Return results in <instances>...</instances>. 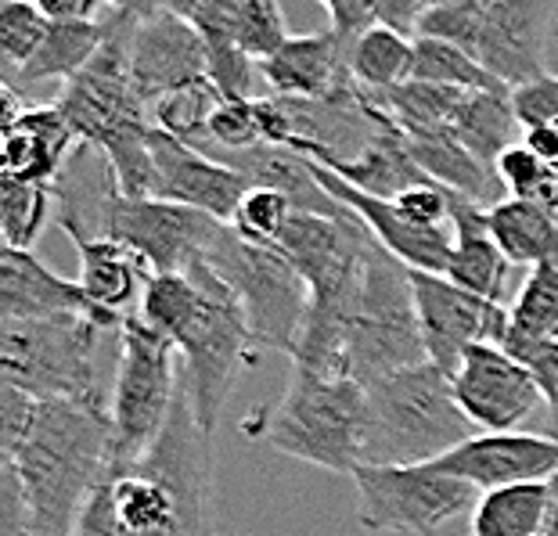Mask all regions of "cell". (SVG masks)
<instances>
[{
    "label": "cell",
    "mask_w": 558,
    "mask_h": 536,
    "mask_svg": "<svg viewBox=\"0 0 558 536\" xmlns=\"http://www.w3.org/2000/svg\"><path fill=\"white\" fill-rule=\"evenodd\" d=\"M137 317L177 345L195 422L217 436L234 382L259 361V342L239 295L206 259H195L187 270L151 273L141 292Z\"/></svg>",
    "instance_id": "6da1fadb"
},
{
    "label": "cell",
    "mask_w": 558,
    "mask_h": 536,
    "mask_svg": "<svg viewBox=\"0 0 558 536\" xmlns=\"http://www.w3.org/2000/svg\"><path fill=\"white\" fill-rule=\"evenodd\" d=\"M123 536H223L213 500V433L195 422L181 382L159 439L137 461L105 468Z\"/></svg>",
    "instance_id": "7a4b0ae2"
},
{
    "label": "cell",
    "mask_w": 558,
    "mask_h": 536,
    "mask_svg": "<svg viewBox=\"0 0 558 536\" xmlns=\"http://www.w3.org/2000/svg\"><path fill=\"white\" fill-rule=\"evenodd\" d=\"M109 414L73 400H33L15 450V472L29 500L33 536H73L80 508L109 468Z\"/></svg>",
    "instance_id": "3957f363"
},
{
    "label": "cell",
    "mask_w": 558,
    "mask_h": 536,
    "mask_svg": "<svg viewBox=\"0 0 558 536\" xmlns=\"http://www.w3.org/2000/svg\"><path fill=\"white\" fill-rule=\"evenodd\" d=\"M137 19H105L109 37L94 62L65 83L54 109L62 112L80 145L98 148L109 159L116 184L130 198H151V109L141 101L126 69V37Z\"/></svg>",
    "instance_id": "277c9868"
},
{
    "label": "cell",
    "mask_w": 558,
    "mask_h": 536,
    "mask_svg": "<svg viewBox=\"0 0 558 536\" xmlns=\"http://www.w3.org/2000/svg\"><path fill=\"white\" fill-rule=\"evenodd\" d=\"M367 418L361 464H429L472 436L458 407L450 375L436 364H414L364 386Z\"/></svg>",
    "instance_id": "5b68a950"
},
{
    "label": "cell",
    "mask_w": 558,
    "mask_h": 536,
    "mask_svg": "<svg viewBox=\"0 0 558 536\" xmlns=\"http://www.w3.org/2000/svg\"><path fill=\"white\" fill-rule=\"evenodd\" d=\"M425 342L411 292V267L372 242L339 317V375L361 386L425 364Z\"/></svg>",
    "instance_id": "8992f818"
},
{
    "label": "cell",
    "mask_w": 558,
    "mask_h": 536,
    "mask_svg": "<svg viewBox=\"0 0 558 536\" xmlns=\"http://www.w3.org/2000/svg\"><path fill=\"white\" fill-rule=\"evenodd\" d=\"M105 328L83 314L0 320V378L29 400H73L109 414L112 386L98 371Z\"/></svg>",
    "instance_id": "52a82bcc"
},
{
    "label": "cell",
    "mask_w": 558,
    "mask_h": 536,
    "mask_svg": "<svg viewBox=\"0 0 558 536\" xmlns=\"http://www.w3.org/2000/svg\"><path fill=\"white\" fill-rule=\"evenodd\" d=\"M364 418L367 392L361 382L292 364L278 407L248 433H256L284 458L336 475H353L361 464Z\"/></svg>",
    "instance_id": "ba28073f"
},
{
    "label": "cell",
    "mask_w": 558,
    "mask_h": 536,
    "mask_svg": "<svg viewBox=\"0 0 558 536\" xmlns=\"http://www.w3.org/2000/svg\"><path fill=\"white\" fill-rule=\"evenodd\" d=\"M202 259L239 295L259 350L292 356V345L306 320V306H311V292L289 259L275 245L245 242L234 234L231 223H220Z\"/></svg>",
    "instance_id": "9c48e42d"
},
{
    "label": "cell",
    "mask_w": 558,
    "mask_h": 536,
    "mask_svg": "<svg viewBox=\"0 0 558 536\" xmlns=\"http://www.w3.org/2000/svg\"><path fill=\"white\" fill-rule=\"evenodd\" d=\"M177 389H181L177 345L151 328L148 320L126 314L120 328V364H116L109 400V461H137L156 443L166 418H170Z\"/></svg>",
    "instance_id": "30bf717a"
},
{
    "label": "cell",
    "mask_w": 558,
    "mask_h": 536,
    "mask_svg": "<svg viewBox=\"0 0 558 536\" xmlns=\"http://www.w3.org/2000/svg\"><path fill=\"white\" fill-rule=\"evenodd\" d=\"M357 522L372 533L433 536L450 522L472 515L480 490L458 475L429 464H357Z\"/></svg>",
    "instance_id": "8fae6325"
},
{
    "label": "cell",
    "mask_w": 558,
    "mask_h": 536,
    "mask_svg": "<svg viewBox=\"0 0 558 536\" xmlns=\"http://www.w3.org/2000/svg\"><path fill=\"white\" fill-rule=\"evenodd\" d=\"M220 223L223 220L198 212L192 206H177V202L162 198H130L123 192H112L90 234L123 242L130 253L141 256L148 273H177L202 259Z\"/></svg>",
    "instance_id": "7c38bea8"
},
{
    "label": "cell",
    "mask_w": 558,
    "mask_h": 536,
    "mask_svg": "<svg viewBox=\"0 0 558 536\" xmlns=\"http://www.w3.org/2000/svg\"><path fill=\"white\" fill-rule=\"evenodd\" d=\"M411 292L414 309H418L425 356L439 371L454 375L469 345H501V339L508 336V309L472 295L469 289L450 281L447 273L411 270Z\"/></svg>",
    "instance_id": "4fadbf2b"
},
{
    "label": "cell",
    "mask_w": 558,
    "mask_h": 536,
    "mask_svg": "<svg viewBox=\"0 0 558 536\" xmlns=\"http://www.w3.org/2000/svg\"><path fill=\"white\" fill-rule=\"evenodd\" d=\"M458 407L486 433H515L544 403V392L526 367L494 342L469 345L458 371L450 375Z\"/></svg>",
    "instance_id": "5bb4252c"
},
{
    "label": "cell",
    "mask_w": 558,
    "mask_h": 536,
    "mask_svg": "<svg viewBox=\"0 0 558 536\" xmlns=\"http://www.w3.org/2000/svg\"><path fill=\"white\" fill-rule=\"evenodd\" d=\"M126 69L141 101L151 109L166 94L209 80V47L192 19L159 8L156 15L130 26Z\"/></svg>",
    "instance_id": "9a60e30c"
},
{
    "label": "cell",
    "mask_w": 558,
    "mask_h": 536,
    "mask_svg": "<svg viewBox=\"0 0 558 536\" xmlns=\"http://www.w3.org/2000/svg\"><path fill=\"white\" fill-rule=\"evenodd\" d=\"M558 0H483L472 58L508 90L544 76Z\"/></svg>",
    "instance_id": "2e32d148"
},
{
    "label": "cell",
    "mask_w": 558,
    "mask_h": 536,
    "mask_svg": "<svg viewBox=\"0 0 558 536\" xmlns=\"http://www.w3.org/2000/svg\"><path fill=\"white\" fill-rule=\"evenodd\" d=\"M148 155H151V198L192 206L223 223H231L239 202L253 187L239 170L217 162L213 155L187 145L181 137L166 134L159 126H151Z\"/></svg>",
    "instance_id": "e0dca14e"
},
{
    "label": "cell",
    "mask_w": 558,
    "mask_h": 536,
    "mask_svg": "<svg viewBox=\"0 0 558 536\" xmlns=\"http://www.w3.org/2000/svg\"><path fill=\"white\" fill-rule=\"evenodd\" d=\"M447 475H458L480 494L497 486L551 483L558 475V439L548 433H480L436 461Z\"/></svg>",
    "instance_id": "ac0fdd59"
},
{
    "label": "cell",
    "mask_w": 558,
    "mask_h": 536,
    "mask_svg": "<svg viewBox=\"0 0 558 536\" xmlns=\"http://www.w3.org/2000/svg\"><path fill=\"white\" fill-rule=\"evenodd\" d=\"M311 173H314V181L325 187L339 206H347L353 217L372 231L375 242L383 245L389 256H397L403 267L447 273L450 248H454L447 228H418V223H411L389 198H375L361 192V187L347 184L339 173H331L328 166H320L314 159H311Z\"/></svg>",
    "instance_id": "d6986e66"
},
{
    "label": "cell",
    "mask_w": 558,
    "mask_h": 536,
    "mask_svg": "<svg viewBox=\"0 0 558 536\" xmlns=\"http://www.w3.org/2000/svg\"><path fill=\"white\" fill-rule=\"evenodd\" d=\"M51 314H83L98 320L105 331L123 328L120 314L98 309L87 303L76 281L54 273L33 248H4L0 253V320L22 317H51Z\"/></svg>",
    "instance_id": "ffe728a7"
},
{
    "label": "cell",
    "mask_w": 558,
    "mask_h": 536,
    "mask_svg": "<svg viewBox=\"0 0 558 536\" xmlns=\"http://www.w3.org/2000/svg\"><path fill=\"white\" fill-rule=\"evenodd\" d=\"M259 73H264L270 94H278V98L325 101L353 87L347 40L336 29L289 37L267 62H259Z\"/></svg>",
    "instance_id": "44dd1931"
},
{
    "label": "cell",
    "mask_w": 558,
    "mask_h": 536,
    "mask_svg": "<svg viewBox=\"0 0 558 536\" xmlns=\"http://www.w3.org/2000/svg\"><path fill=\"white\" fill-rule=\"evenodd\" d=\"M80 145L54 105H26L0 137V181L54 184Z\"/></svg>",
    "instance_id": "7402d4cb"
},
{
    "label": "cell",
    "mask_w": 558,
    "mask_h": 536,
    "mask_svg": "<svg viewBox=\"0 0 558 536\" xmlns=\"http://www.w3.org/2000/svg\"><path fill=\"white\" fill-rule=\"evenodd\" d=\"M58 228L76 245V256H80L76 284H80V292L87 295V303L126 317V306L145 292V281L151 278L148 267L141 264V256L130 253L116 237L83 231L73 220L58 217Z\"/></svg>",
    "instance_id": "603a6c76"
},
{
    "label": "cell",
    "mask_w": 558,
    "mask_h": 536,
    "mask_svg": "<svg viewBox=\"0 0 558 536\" xmlns=\"http://www.w3.org/2000/svg\"><path fill=\"white\" fill-rule=\"evenodd\" d=\"M400 134H403V145L411 151V159L418 162V170L429 176L433 184L447 187L450 195L476 202L480 209H490L494 202L508 198L501 181H497L494 166L476 159V155L450 134V126H418V130H400Z\"/></svg>",
    "instance_id": "cb8c5ba5"
},
{
    "label": "cell",
    "mask_w": 558,
    "mask_h": 536,
    "mask_svg": "<svg viewBox=\"0 0 558 536\" xmlns=\"http://www.w3.org/2000/svg\"><path fill=\"white\" fill-rule=\"evenodd\" d=\"M483 212L486 209H480L476 202L461 195L450 198V242H454V248H450L447 278L486 303L505 306L512 264H508V256L497 248L490 231H486Z\"/></svg>",
    "instance_id": "d4e9b609"
},
{
    "label": "cell",
    "mask_w": 558,
    "mask_h": 536,
    "mask_svg": "<svg viewBox=\"0 0 558 536\" xmlns=\"http://www.w3.org/2000/svg\"><path fill=\"white\" fill-rule=\"evenodd\" d=\"M192 22L206 44H228L253 62H267L292 37L278 0H198Z\"/></svg>",
    "instance_id": "484cf974"
},
{
    "label": "cell",
    "mask_w": 558,
    "mask_h": 536,
    "mask_svg": "<svg viewBox=\"0 0 558 536\" xmlns=\"http://www.w3.org/2000/svg\"><path fill=\"white\" fill-rule=\"evenodd\" d=\"M328 170L339 173L347 184L361 187V192L375 195V198H397L400 192H408V187L429 181V176L418 170V162L411 159L408 145H403V134L389 115H386V130L357 155V159L353 162H328Z\"/></svg>",
    "instance_id": "4316f807"
},
{
    "label": "cell",
    "mask_w": 558,
    "mask_h": 536,
    "mask_svg": "<svg viewBox=\"0 0 558 536\" xmlns=\"http://www.w3.org/2000/svg\"><path fill=\"white\" fill-rule=\"evenodd\" d=\"M486 217V231L497 248L508 256L512 267H537L558 264V223L526 198H501L494 202Z\"/></svg>",
    "instance_id": "83f0119b"
},
{
    "label": "cell",
    "mask_w": 558,
    "mask_h": 536,
    "mask_svg": "<svg viewBox=\"0 0 558 536\" xmlns=\"http://www.w3.org/2000/svg\"><path fill=\"white\" fill-rule=\"evenodd\" d=\"M515 126L512 90H465L450 119V134L486 166H494L505 148H512Z\"/></svg>",
    "instance_id": "f1b7e54d"
},
{
    "label": "cell",
    "mask_w": 558,
    "mask_h": 536,
    "mask_svg": "<svg viewBox=\"0 0 558 536\" xmlns=\"http://www.w3.org/2000/svg\"><path fill=\"white\" fill-rule=\"evenodd\" d=\"M109 26L105 22H47V33L29 58L15 83H40V80H73L94 62L101 51Z\"/></svg>",
    "instance_id": "f546056e"
},
{
    "label": "cell",
    "mask_w": 558,
    "mask_h": 536,
    "mask_svg": "<svg viewBox=\"0 0 558 536\" xmlns=\"http://www.w3.org/2000/svg\"><path fill=\"white\" fill-rule=\"evenodd\" d=\"M544 519H548V483L486 490L469 515L472 536H544Z\"/></svg>",
    "instance_id": "4dcf8cb0"
},
{
    "label": "cell",
    "mask_w": 558,
    "mask_h": 536,
    "mask_svg": "<svg viewBox=\"0 0 558 536\" xmlns=\"http://www.w3.org/2000/svg\"><path fill=\"white\" fill-rule=\"evenodd\" d=\"M411 47L414 37H403V33L389 29V26H367L357 33L353 40H347V65L353 83L364 94H386L408 83L411 76Z\"/></svg>",
    "instance_id": "1f68e13d"
},
{
    "label": "cell",
    "mask_w": 558,
    "mask_h": 536,
    "mask_svg": "<svg viewBox=\"0 0 558 536\" xmlns=\"http://www.w3.org/2000/svg\"><path fill=\"white\" fill-rule=\"evenodd\" d=\"M408 80L436 83V87H454V90H508L505 83L486 73L472 54L433 37H414Z\"/></svg>",
    "instance_id": "d6a6232c"
},
{
    "label": "cell",
    "mask_w": 558,
    "mask_h": 536,
    "mask_svg": "<svg viewBox=\"0 0 558 536\" xmlns=\"http://www.w3.org/2000/svg\"><path fill=\"white\" fill-rule=\"evenodd\" d=\"M508 331L530 339H558V264L530 267L508 306Z\"/></svg>",
    "instance_id": "836d02e7"
},
{
    "label": "cell",
    "mask_w": 558,
    "mask_h": 536,
    "mask_svg": "<svg viewBox=\"0 0 558 536\" xmlns=\"http://www.w3.org/2000/svg\"><path fill=\"white\" fill-rule=\"evenodd\" d=\"M54 202V184L0 181V217H4L8 248H33Z\"/></svg>",
    "instance_id": "e575fe53"
},
{
    "label": "cell",
    "mask_w": 558,
    "mask_h": 536,
    "mask_svg": "<svg viewBox=\"0 0 558 536\" xmlns=\"http://www.w3.org/2000/svg\"><path fill=\"white\" fill-rule=\"evenodd\" d=\"M47 19L33 0H11L0 8V80L15 83L26 62L37 54Z\"/></svg>",
    "instance_id": "d590c367"
},
{
    "label": "cell",
    "mask_w": 558,
    "mask_h": 536,
    "mask_svg": "<svg viewBox=\"0 0 558 536\" xmlns=\"http://www.w3.org/2000/svg\"><path fill=\"white\" fill-rule=\"evenodd\" d=\"M220 94L213 90V83H198V87H184V90H173L159 98L151 105V123L166 134L187 141V145H198L206 137V126H209V115L217 109Z\"/></svg>",
    "instance_id": "8d00e7d4"
},
{
    "label": "cell",
    "mask_w": 558,
    "mask_h": 536,
    "mask_svg": "<svg viewBox=\"0 0 558 536\" xmlns=\"http://www.w3.org/2000/svg\"><path fill=\"white\" fill-rule=\"evenodd\" d=\"M292 212H300L292 206V198H284L275 187H248L245 198L239 202L231 217V228L239 237L253 245H278L281 231L289 228Z\"/></svg>",
    "instance_id": "74e56055"
},
{
    "label": "cell",
    "mask_w": 558,
    "mask_h": 536,
    "mask_svg": "<svg viewBox=\"0 0 558 536\" xmlns=\"http://www.w3.org/2000/svg\"><path fill=\"white\" fill-rule=\"evenodd\" d=\"M253 101L256 98H248V101H223L220 98L217 109H213V115H209L206 137H202L195 148H202V151H242V148L264 145Z\"/></svg>",
    "instance_id": "f35d334b"
},
{
    "label": "cell",
    "mask_w": 558,
    "mask_h": 536,
    "mask_svg": "<svg viewBox=\"0 0 558 536\" xmlns=\"http://www.w3.org/2000/svg\"><path fill=\"white\" fill-rule=\"evenodd\" d=\"M209 47V83L223 101H248L256 87V62L228 44H206Z\"/></svg>",
    "instance_id": "ab89813d"
},
{
    "label": "cell",
    "mask_w": 558,
    "mask_h": 536,
    "mask_svg": "<svg viewBox=\"0 0 558 536\" xmlns=\"http://www.w3.org/2000/svg\"><path fill=\"white\" fill-rule=\"evenodd\" d=\"M512 109L522 130L558 126V76H537L512 90Z\"/></svg>",
    "instance_id": "60d3db41"
},
{
    "label": "cell",
    "mask_w": 558,
    "mask_h": 536,
    "mask_svg": "<svg viewBox=\"0 0 558 536\" xmlns=\"http://www.w3.org/2000/svg\"><path fill=\"white\" fill-rule=\"evenodd\" d=\"M494 170H497V181H501L508 198H530L533 187H537L544 176L551 173L548 166L537 159V155L522 145V141L501 151V159L494 162Z\"/></svg>",
    "instance_id": "b9f144b4"
},
{
    "label": "cell",
    "mask_w": 558,
    "mask_h": 536,
    "mask_svg": "<svg viewBox=\"0 0 558 536\" xmlns=\"http://www.w3.org/2000/svg\"><path fill=\"white\" fill-rule=\"evenodd\" d=\"M450 195L447 187H439L433 181L414 184L408 192H400L397 198H389L393 206L418 228H450Z\"/></svg>",
    "instance_id": "7bdbcfd3"
},
{
    "label": "cell",
    "mask_w": 558,
    "mask_h": 536,
    "mask_svg": "<svg viewBox=\"0 0 558 536\" xmlns=\"http://www.w3.org/2000/svg\"><path fill=\"white\" fill-rule=\"evenodd\" d=\"M29 414H33V400L0 378V464L15 461V450L29 425Z\"/></svg>",
    "instance_id": "ee69618b"
},
{
    "label": "cell",
    "mask_w": 558,
    "mask_h": 536,
    "mask_svg": "<svg viewBox=\"0 0 558 536\" xmlns=\"http://www.w3.org/2000/svg\"><path fill=\"white\" fill-rule=\"evenodd\" d=\"M0 536H33L29 500L15 464H0Z\"/></svg>",
    "instance_id": "f6af8a7d"
},
{
    "label": "cell",
    "mask_w": 558,
    "mask_h": 536,
    "mask_svg": "<svg viewBox=\"0 0 558 536\" xmlns=\"http://www.w3.org/2000/svg\"><path fill=\"white\" fill-rule=\"evenodd\" d=\"M73 536H123L120 533V522H116L112 497H109V483H105V475L98 479V486L90 490L87 504L80 508Z\"/></svg>",
    "instance_id": "bcb514c9"
},
{
    "label": "cell",
    "mask_w": 558,
    "mask_h": 536,
    "mask_svg": "<svg viewBox=\"0 0 558 536\" xmlns=\"http://www.w3.org/2000/svg\"><path fill=\"white\" fill-rule=\"evenodd\" d=\"M317 4L328 11L331 29H336L342 40H353L367 26H375L378 0H317Z\"/></svg>",
    "instance_id": "7dc6e473"
},
{
    "label": "cell",
    "mask_w": 558,
    "mask_h": 536,
    "mask_svg": "<svg viewBox=\"0 0 558 536\" xmlns=\"http://www.w3.org/2000/svg\"><path fill=\"white\" fill-rule=\"evenodd\" d=\"M425 11H429V0H378L375 22L378 26L403 33V37H414V29H418Z\"/></svg>",
    "instance_id": "c3c4849f"
},
{
    "label": "cell",
    "mask_w": 558,
    "mask_h": 536,
    "mask_svg": "<svg viewBox=\"0 0 558 536\" xmlns=\"http://www.w3.org/2000/svg\"><path fill=\"white\" fill-rule=\"evenodd\" d=\"M47 22H94L101 0H33Z\"/></svg>",
    "instance_id": "681fc988"
},
{
    "label": "cell",
    "mask_w": 558,
    "mask_h": 536,
    "mask_svg": "<svg viewBox=\"0 0 558 536\" xmlns=\"http://www.w3.org/2000/svg\"><path fill=\"white\" fill-rule=\"evenodd\" d=\"M522 145H526L537 159L558 173V126H530L522 130Z\"/></svg>",
    "instance_id": "f907efd6"
},
{
    "label": "cell",
    "mask_w": 558,
    "mask_h": 536,
    "mask_svg": "<svg viewBox=\"0 0 558 536\" xmlns=\"http://www.w3.org/2000/svg\"><path fill=\"white\" fill-rule=\"evenodd\" d=\"M22 109H26V101H22V90L15 87V83L0 80V137L8 134L11 123L22 115Z\"/></svg>",
    "instance_id": "816d5d0a"
},
{
    "label": "cell",
    "mask_w": 558,
    "mask_h": 536,
    "mask_svg": "<svg viewBox=\"0 0 558 536\" xmlns=\"http://www.w3.org/2000/svg\"><path fill=\"white\" fill-rule=\"evenodd\" d=\"M526 202H533V206H537L544 217L558 223V173L551 170L548 176H544V181L533 187V195Z\"/></svg>",
    "instance_id": "f5cc1de1"
},
{
    "label": "cell",
    "mask_w": 558,
    "mask_h": 536,
    "mask_svg": "<svg viewBox=\"0 0 558 536\" xmlns=\"http://www.w3.org/2000/svg\"><path fill=\"white\" fill-rule=\"evenodd\" d=\"M101 4H109L112 15L123 19H148L159 11V0H101Z\"/></svg>",
    "instance_id": "db71d44e"
},
{
    "label": "cell",
    "mask_w": 558,
    "mask_h": 536,
    "mask_svg": "<svg viewBox=\"0 0 558 536\" xmlns=\"http://www.w3.org/2000/svg\"><path fill=\"white\" fill-rule=\"evenodd\" d=\"M544 536H558V475L548 483V519H544Z\"/></svg>",
    "instance_id": "11a10c76"
},
{
    "label": "cell",
    "mask_w": 558,
    "mask_h": 536,
    "mask_svg": "<svg viewBox=\"0 0 558 536\" xmlns=\"http://www.w3.org/2000/svg\"><path fill=\"white\" fill-rule=\"evenodd\" d=\"M195 4H198V0H159L162 11H173V15H184V19H192Z\"/></svg>",
    "instance_id": "9f6ffc18"
},
{
    "label": "cell",
    "mask_w": 558,
    "mask_h": 536,
    "mask_svg": "<svg viewBox=\"0 0 558 536\" xmlns=\"http://www.w3.org/2000/svg\"><path fill=\"white\" fill-rule=\"evenodd\" d=\"M548 428H551V439H558V400L555 403H548Z\"/></svg>",
    "instance_id": "6f0895ef"
},
{
    "label": "cell",
    "mask_w": 558,
    "mask_h": 536,
    "mask_svg": "<svg viewBox=\"0 0 558 536\" xmlns=\"http://www.w3.org/2000/svg\"><path fill=\"white\" fill-rule=\"evenodd\" d=\"M8 248V234H4V217H0V253Z\"/></svg>",
    "instance_id": "680465c9"
},
{
    "label": "cell",
    "mask_w": 558,
    "mask_h": 536,
    "mask_svg": "<svg viewBox=\"0 0 558 536\" xmlns=\"http://www.w3.org/2000/svg\"><path fill=\"white\" fill-rule=\"evenodd\" d=\"M433 4H454V0H429V8H433Z\"/></svg>",
    "instance_id": "91938a15"
},
{
    "label": "cell",
    "mask_w": 558,
    "mask_h": 536,
    "mask_svg": "<svg viewBox=\"0 0 558 536\" xmlns=\"http://www.w3.org/2000/svg\"><path fill=\"white\" fill-rule=\"evenodd\" d=\"M4 4H11V0H0V8H4Z\"/></svg>",
    "instance_id": "94428289"
}]
</instances>
